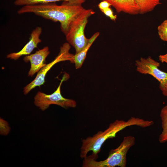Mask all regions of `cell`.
I'll list each match as a JSON object with an SVG mask.
<instances>
[{"label": "cell", "instance_id": "1", "mask_svg": "<svg viewBox=\"0 0 167 167\" xmlns=\"http://www.w3.org/2000/svg\"><path fill=\"white\" fill-rule=\"evenodd\" d=\"M82 4L64 1L61 5L53 2L26 5L22 6L17 13H32L45 19L59 22L61 31L66 35L72 23L87 10Z\"/></svg>", "mask_w": 167, "mask_h": 167}, {"label": "cell", "instance_id": "2", "mask_svg": "<svg viewBox=\"0 0 167 167\" xmlns=\"http://www.w3.org/2000/svg\"><path fill=\"white\" fill-rule=\"evenodd\" d=\"M154 124L153 121L142 118L131 117L126 121L116 120L110 124L108 128L104 131H99L92 136H88L82 140L80 157L84 159L88 152L92 151L91 156L94 159L98 158V154L101 147L107 139L116 137L117 133L126 127L137 126L142 128L150 126Z\"/></svg>", "mask_w": 167, "mask_h": 167}, {"label": "cell", "instance_id": "3", "mask_svg": "<svg viewBox=\"0 0 167 167\" xmlns=\"http://www.w3.org/2000/svg\"><path fill=\"white\" fill-rule=\"evenodd\" d=\"M134 137L129 135L124 137L118 147L112 149L105 160L98 161L91 155L87 156L83 159V167H125L126 164V155L130 148L134 145Z\"/></svg>", "mask_w": 167, "mask_h": 167}, {"label": "cell", "instance_id": "4", "mask_svg": "<svg viewBox=\"0 0 167 167\" xmlns=\"http://www.w3.org/2000/svg\"><path fill=\"white\" fill-rule=\"evenodd\" d=\"M94 13L92 9H87L72 23L65 35L68 43L75 49V54L81 51L88 42L89 39L85 36L84 29L88 17Z\"/></svg>", "mask_w": 167, "mask_h": 167}, {"label": "cell", "instance_id": "5", "mask_svg": "<svg viewBox=\"0 0 167 167\" xmlns=\"http://www.w3.org/2000/svg\"><path fill=\"white\" fill-rule=\"evenodd\" d=\"M68 74L65 73L56 90L52 94H47L38 92L34 97L35 105L42 111L48 109L51 105H55L63 108H75L76 102L75 100L64 97L61 94V87L62 82L69 78Z\"/></svg>", "mask_w": 167, "mask_h": 167}, {"label": "cell", "instance_id": "6", "mask_svg": "<svg viewBox=\"0 0 167 167\" xmlns=\"http://www.w3.org/2000/svg\"><path fill=\"white\" fill-rule=\"evenodd\" d=\"M71 47L68 43L63 44L60 49L58 55L51 62L46 64L38 72L35 79L24 88V93L26 95L35 87L44 84L46 74L56 64L60 62L69 61L74 63V55L69 52Z\"/></svg>", "mask_w": 167, "mask_h": 167}, {"label": "cell", "instance_id": "7", "mask_svg": "<svg viewBox=\"0 0 167 167\" xmlns=\"http://www.w3.org/2000/svg\"><path fill=\"white\" fill-rule=\"evenodd\" d=\"M135 65L138 72L151 75L160 82V85H163L167 82V73L160 70L158 68L160 63L151 57L141 58L135 61Z\"/></svg>", "mask_w": 167, "mask_h": 167}, {"label": "cell", "instance_id": "8", "mask_svg": "<svg viewBox=\"0 0 167 167\" xmlns=\"http://www.w3.org/2000/svg\"><path fill=\"white\" fill-rule=\"evenodd\" d=\"M49 54V47L45 46L36 51L34 54L26 55L24 57L23 60L25 62H29L30 63L28 76L32 77L46 64L45 60Z\"/></svg>", "mask_w": 167, "mask_h": 167}, {"label": "cell", "instance_id": "9", "mask_svg": "<svg viewBox=\"0 0 167 167\" xmlns=\"http://www.w3.org/2000/svg\"><path fill=\"white\" fill-rule=\"evenodd\" d=\"M42 32V28L40 27H37L32 31L29 41L24 47L18 52L7 54V58L16 60L21 56L30 54L33 49L37 47L38 44L41 42V40L40 37Z\"/></svg>", "mask_w": 167, "mask_h": 167}, {"label": "cell", "instance_id": "10", "mask_svg": "<svg viewBox=\"0 0 167 167\" xmlns=\"http://www.w3.org/2000/svg\"><path fill=\"white\" fill-rule=\"evenodd\" d=\"M110 3L118 13L123 12L131 15L139 14V7L135 0H100Z\"/></svg>", "mask_w": 167, "mask_h": 167}, {"label": "cell", "instance_id": "11", "mask_svg": "<svg viewBox=\"0 0 167 167\" xmlns=\"http://www.w3.org/2000/svg\"><path fill=\"white\" fill-rule=\"evenodd\" d=\"M100 34L99 32L95 33L89 39L87 45L81 51L77 54H75L74 56V63L75 64L76 69L81 68L86 58L87 54L91 45Z\"/></svg>", "mask_w": 167, "mask_h": 167}, {"label": "cell", "instance_id": "12", "mask_svg": "<svg viewBox=\"0 0 167 167\" xmlns=\"http://www.w3.org/2000/svg\"><path fill=\"white\" fill-rule=\"evenodd\" d=\"M139 9V14H143L153 10L161 4V0H135Z\"/></svg>", "mask_w": 167, "mask_h": 167}, {"label": "cell", "instance_id": "13", "mask_svg": "<svg viewBox=\"0 0 167 167\" xmlns=\"http://www.w3.org/2000/svg\"><path fill=\"white\" fill-rule=\"evenodd\" d=\"M60 1H67L82 4L85 0H15L14 4L17 6H24L26 5L45 4Z\"/></svg>", "mask_w": 167, "mask_h": 167}, {"label": "cell", "instance_id": "14", "mask_svg": "<svg viewBox=\"0 0 167 167\" xmlns=\"http://www.w3.org/2000/svg\"><path fill=\"white\" fill-rule=\"evenodd\" d=\"M160 116L162 122V130L159 135V141L161 143L167 141V105L161 109Z\"/></svg>", "mask_w": 167, "mask_h": 167}, {"label": "cell", "instance_id": "15", "mask_svg": "<svg viewBox=\"0 0 167 167\" xmlns=\"http://www.w3.org/2000/svg\"><path fill=\"white\" fill-rule=\"evenodd\" d=\"M157 32L161 40L167 42V19L164 21L157 27Z\"/></svg>", "mask_w": 167, "mask_h": 167}, {"label": "cell", "instance_id": "16", "mask_svg": "<svg viewBox=\"0 0 167 167\" xmlns=\"http://www.w3.org/2000/svg\"><path fill=\"white\" fill-rule=\"evenodd\" d=\"M0 134L3 135H6L9 133L10 128L8 122L2 118L0 119Z\"/></svg>", "mask_w": 167, "mask_h": 167}, {"label": "cell", "instance_id": "17", "mask_svg": "<svg viewBox=\"0 0 167 167\" xmlns=\"http://www.w3.org/2000/svg\"><path fill=\"white\" fill-rule=\"evenodd\" d=\"M102 12L112 20L115 21L116 20L117 18V15L113 14V12L110 7L105 9Z\"/></svg>", "mask_w": 167, "mask_h": 167}, {"label": "cell", "instance_id": "18", "mask_svg": "<svg viewBox=\"0 0 167 167\" xmlns=\"http://www.w3.org/2000/svg\"><path fill=\"white\" fill-rule=\"evenodd\" d=\"M111 6L110 3L105 1H102L98 5L99 8L102 12L103 11Z\"/></svg>", "mask_w": 167, "mask_h": 167}, {"label": "cell", "instance_id": "19", "mask_svg": "<svg viewBox=\"0 0 167 167\" xmlns=\"http://www.w3.org/2000/svg\"><path fill=\"white\" fill-rule=\"evenodd\" d=\"M159 88L163 94L167 97V82L164 84L160 85Z\"/></svg>", "mask_w": 167, "mask_h": 167}, {"label": "cell", "instance_id": "20", "mask_svg": "<svg viewBox=\"0 0 167 167\" xmlns=\"http://www.w3.org/2000/svg\"><path fill=\"white\" fill-rule=\"evenodd\" d=\"M159 59L161 62L167 63V53L165 54L159 55Z\"/></svg>", "mask_w": 167, "mask_h": 167}]
</instances>
